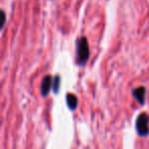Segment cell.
<instances>
[{"instance_id":"cell-2","label":"cell","mask_w":149,"mask_h":149,"mask_svg":"<svg viewBox=\"0 0 149 149\" xmlns=\"http://www.w3.org/2000/svg\"><path fill=\"white\" fill-rule=\"evenodd\" d=\"M136 131L140 137H146L149 135V116L146 112H142L137 118Z\"/></svg>"},{"instance_id":"cell-4","label":"cell","mask_w":149,"mask_h":149,"mask_svg":"<svg viewBox=\"0 0 149 149\" xmlns=\"http://www.w3.org/2000/svg\"><path fill=\"white\" fill-rule=\"evenodd\" d=\"M132 95L141 105H144L145 104V99H146V88L141 86V87H137L133 90Z\"/></svg>"},{"instance_id":"cell-7","label":"cell","mask_w":149,"mask_h":149,"mask_svg":"<svg viewBox=\"0 0 149 149\" xmlns=\"http://www.w3.org/2000/svg\"><path fill=\"white\" fill-rule=\"evenodd\" d=\"M5 22H6V17H5L4 11H2V24H1V29H3V27H4Z\"/></svg>"},{"instance_id":"cell-5","label":"cell","mask_w":149,"mask_h":149,"mask_svg":"<svg viewBox=\"0 0 149 149\" xmlns=\"http://www.w3.org/2000/svg\"><path fill=\"white\" fill-rule=\"evenodd\" d=\"M65 101H66V105L70 108V110H74L78 106V98L74 94L68 93L66 94L65 97Z\"/></svg>"},{"instance_id":"cell-3","label":"cell","mask_w":149,"mask_h":149,"mask_svg":"<svg viewBox=\"0 0 149 149\" xmlns=\"http://www.w3.org/2000/svg\"><path fill=\"white\" fill-rule=\"evenodd\" d=\"M52 86H53V78L50 76V74H47L43 78L41 83V87H40V90H41V95L43 97H46V96L49 94V92L51 91Z\"/></svg>"},{"instance_id":"cell-1","label":"cell","mask_w":149,"mask_h":149,"mask_svg":"<svg viewBox=\"0 0 149 149\" xmlns=\"http://www.w3.org/2000/svg\"><path fill=\"white\" fill-rule=\"evenodd\" d=\"M90 56L89 44L87 38L81 37L77 41V63L79 65H85Z\"/></svg>"},{"instance_id":"cell-6","label":"cell","mask_w":149,"mask_h":149,"mask_svg":"<svg viewBox=\"0 0 149 149\" xmlns=\"http://www.w3.org/2000/svg\"><path fill=\"white\" fill-rule=\"evenodd\" d=\"M59 87H60V76H55V77L53 78V86H52L54 94L58 93Z\"/></svg>"}]
</instances>
